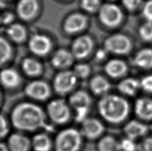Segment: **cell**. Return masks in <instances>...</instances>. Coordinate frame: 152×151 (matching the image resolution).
<instances>
[{"instance_id": "6da1fadb", "label": "cell", "mask_w": 152, "mask_h": 151, "mask_svg": "<svg viewBox=\"0 0 152 151\" xmlns=\"http://www.w3.org/2000/svg\"><path fill=\"white\" fill-rule=\"evenodd\" d=\"M47 114L39 105L30 102L18 104L11 113L13 127L20 132H35L48 126Z\"/></svg>"}, {"instance_id": "7a4b0ae2", "label": "cell", "mask_w": 152, "mask_h": 151, "mask_svg": "<svg viewBox=\"0 0 152 151\" xmlns=\"http://www.w3.org/2000/svg\"><path fill=\"white\" fill-rule=\"evenodd\" d=\"M99 114L104 121L112 125L124 123L129 117V102L121 96L107 94L103 96L97 104Z\"/></svg>"}, {"instance_id": "3957f363", "label": "cell", "mask_w": 152, "mask_h": 151, "mask_svg": "<svg viewBox=\"0 0 152 151\" xmlns=\"http://www.w3.org/2000/svg\"><path fill=\"white\" fill-rule=\"evenodd\" d=\"M80 131L74 128H67L57 134L53 142L55 151H80L83 142Z\"/></svg>"}, {"instance_id": "277c9868", "label": "cell", "mask_w": 152, "mask_h": 151, "mask_svg": "<svg viewBox=\"0 0 152 151\" xmlns=\"http://www.w3.org/2000/svg\"><path fill=\"white\" fill-rule=\"evenodd\" d=\"M69 105L75 111L76 121L81 123L88 117L92 106V99L86 91L79 90L71 94Z\"/></svg>"}, {"instance_id": "5b68a950", "label": "cell", "mask_w": 152, "mask_h": 151, "mask_svg": "<svg viewBox=\"0 0 152 151\" xmlns=\"http://www.w3.org/2000/svg\"><path fill=\"white\" fill-rule=\"evenodd\" d=\"M71 107L62 99H57L49 102L46 114L52 122L58 125H65L71 118Z\"/></svg>"}, {"instance_id": "8992f818", "label": "cell", "mask_w": 152, "mask_h": 151, "mask_svg": "<svg viewBox=\"0 0 152 151\" xmlns=\"http://www.w3.org/2000/svg\"><path fill=\"white\" fill-rule=\"evenodd\" d=\"M107 52L117 55H127L132 52L134 44L132 39L123 33H116L107 38L104 43Z\"/></svg>"}, {"instance_id": "52a82bcc", "label": "cell", "mask_w": 152, "mask_h": 151, "mask_svg": "<svg viewBox=\"0 0 152 151\" xmlns=\"http://www.w3.org/2000/svg\"><path fill=\"white\" fill-rule=\"evenodd\" d=\"M99 18L105 26L109 28H115L123 22L124 15L118 5L112 3H107L102 5L99 9Z\"/></svg>"}, {"instance_id": "ba28073f", "label": "cell", "mask_w": 152, "mask_h": 151, "mask_svg": "<svg viewBox=\"0 0 152 151\" xmlns=\"http://www.w3.org/2000/svg\"><path fill=\"white\" fill-rule=\"evenodd\" d=\"M78 80L72 70H62L54 77L53 88L58 95L61 96L67 95L69 93H72Z\"/></svg>"}, {"instance_id": "9c48e42d", "label": "cell", "mask_w": 152, "mask_h": 151, "mask_svg": "<svg viewBox=\"0 0 152 151\" xmlns=\"http://www.w3.org/2000/svg\"><path fill=\"white\" fill-rule=\"evenodd\" d=\"M26 95L37 101H45L50 97L51 89L50 85L43 80H34L25 87Z\"/></svg>"}, {"instance_id": "30bf717a", "label": "cell", "mask_w": 152, "mask_h": 151, "mask_svg": "<svg viewBox=\"0 0 152 151\" xmlns=\"http://www.w3.org/2000/svg\"><path fill=\"white\" fill-rule=\"evenodd\" d=\"M81 123V134L84 138L90 141L99 139L105 131L104 124L97 118L88 117Z\"/></svg>"}, {"instance_id": "8fae6325", "label": "cell", "mask_w": 152, "mask_h": 151, "mask_svg": "<svg viewBox=\"0 0 152 151\" xmlns=\"http://www.w3.org/2000/svg\"><path fill=\"white\" fill-rule=\"evenodd\" d=\"M94 47L92 39L87 36L77 37L73 43L72 53L75 59H83L91 53Z\"/></svg>"}, {"instance_id": "7c38bea8", "label": "cell", "mask_w": 152, "mask_h": 151, "mask_svg": "<svg viewBox=\"0 0 152 151\" xmlns=\"http://www.w3.org/2000/svg\"><path fill=\"white\" fill-rule=\"evenodd\" d=\"M29 48L32 53L39 56H44L51 49L50 39L42 34H36L29 41Z\"/></svg>"}, {"instance_id": "4fadbf2b", "label": "cell", "mask_w": 152, "mask_h": 151, "mask_svg": "<svg viewBox=\"0 0 152 151\" xmlns=\"http://www.w3.org/2000/svg\"><path fill=\"white\" fill-rule=\"evenodd\" d=\"M105 73L113 79H119L126 76L128 73L129 67L121 59H111L104 67Z\"/></svg>"}, {"instance_id": "5bb4252c", "label": "cell", "mask_w": 152, "mask_h": 151, "mask_svg": "<svg viewBox=\"0 0 152 151\" xmlns=\"http://www.w3.org/2000/svg\"><path fill=\"white\" fill-rule=\"evenodd\" d=\"M7 146L10 151H30L31 140L21 133H13L8 138Z\"/></svg>"}, {"instance_id": "9a60e30c", "label": "cell", "mask_w": 152, "mask_h": 151, "mask_svg": "<svg viewBox=\"0 0 152 151\" xmlns=\"http://www.w3.org/2000/svg\"><path fill=\"white\" fill-rule=\"evenodd\" d=\"M22 77L16 70L7 68L0 72V84L7 89H13L20 87Z\"/></svg>"}, {"instance_id": "2e32d148", "label": "cell", "mask_w": 152, "mask_h": 151, "mask_svg": "<svg viewBox=\"0 0 152 151\" xmlns=\"http://www.w3.org/2000/svg\"><path fill=\"white\" fill-rule=\"evenodd\" d=\"M149 130L150 128L147 125L137 120L130 121L126 124L124 128L126 136L134 141L145 136Z\"/></svg>"}, {"instance_id": "e0dca14e", "label": "cell", "mask_w": 152, "mask_h": 151, "mask_svg": "<svg viewBox=\"0 0 152 151\" xmlns=\"http://www.w3.org/2000/svg\"><path fill=\"white\" fill-rule=\"evenodd\" d=\"M74 59L72 52L61 49L53 54L51 58V63L54 67L62 71L68 69L74 63Z\"/></svg>"}, {"instance_id": "ac0fdd59", "label": "cell", "mask_w": 152, "mask_h": 151, "mask_svg": "<svg viewBox=\"0 0 152 151\" xmlns=\"http://www.w3.org/2000/svg\"><path fill=\"white\" fill-rule=\"evenodd\" d=\"M134 111L140 119L152 121V99L148 97L137 99L135 102Z\"/></svg>"}, {"instance_id": "d6986e66", "label": "cell", "mask_w": 152, "mask_h": 151, "mask_svg": "<svg viewBox=\"0 0 152 151\" xmlns=\"http://www.w3.org/2000/svg\"><path fill=\"white\" fill-rule=\"evenodd\" d=\"M112 88V85L106 77L101 75H95L89 81V89L92 93L103 97L107 95Z\"/></svg>"}, {"instance_id": "ffe728a7", "label": "cell", "mask_w": 152, "mask_h": 151, "mask_svg": "<svg viewBox=\"0 0 152 151\" xmlns=\"http://www.w3.org/2000/svg\"><path fill=\"white\" fill-rule=\"evenodd\" d=\"M87 25V18L81 13H74L66 19L64 30L67 33H75L82 30Z\"/></svg>"}, {"instance_id": "44dd1931", "label": "cell", "mask_w": 152, "mask_h": 151, "mask_svg": "<svg viewBox=\"0 0 152 151\" xmlns=\"http://www.w3.org/2000/svg\"><path fill=\"white\" fill-rule=\"evenodd\" d=\"M37 0H20L17 5L18 15L23 20L33 18L38 11Z\"/></svg>"}, {"instance_id": "7402d4cb", "label": "cell", "mask_w": 152, "mask_h": 151, "mask_svg": "<svg viewBox=\"0 0 152 151\" xmlns=\"http://www.w3.org/2000/svg\"><path fill=\"white\" fill-rule=\"evenodd\" d=\"M133 64L138 68L149 70L152 69V49L143 48L137 51L133 59Z\"/></svg>"}, {"instance_id": "603a6c76", "label": "cell", "mask_w": 152, "mask_h": 151, "mask_svg": "<svg viewBox=\"0 0 152 151\" xmlns=\"http://www.w3.org/2000/svg\"><path fill=\"white\" fill-rule=\"evenodd\" d=\"M119 92L128 97H134L141 89L140 81L135 78L128 77L123 79L118 85Z\"/></svg>"}, {"instance_id": "cb8c5ba5", "label": "cell", "mask_w": 152, "mask_h": 151, "mask_svg": "<svg viewBox=\"0 0 152 151\" xmlns=\"http://www.w3.org/2000/svg\"><path fill=\"white\" fill-rule=\"evenodd\" d=\"M53 143L50 136L45 133H39L31 139V147L34 151H51Z\"/></svg>"}, {"instance_id": "d4e9b609", "label": "cell", "mask_w": 152, "mask_h": 151, "mask_svg": "<svg viewBox=\"0 0 152 151\" xmlns=\"http://www.w3.org/2000/svg\"><path fill=\"white\" fill-rule=\"evenodd\" d=\"M21 67L24 73L30 77H39L42 74L43 71L42 65L36 59L33 58H26L24 59Z\"/></svg>"}, {"instance_id": "484cf974", "label": "cell", "mask_w": 152, "mask_h": 151, "mask_svg": "<svg viewBox=\"0 0 152 151\" xmlns=\"http://www.w3.org/2000/svg\"><path fill=\"white\" fill-rule=\"evenodd\" d=\"M98 151H121L119 141L112 135L103 136L97 143Z\"/></svg>"}, {"instance_id": "4316f807", "label": "cell", "mask_w": 152, "mask_h": 151, "mask_svg": "<svg viewBox=\"0 0 152 151\" xmlns=\"http://www.w3.org/2000/svg\"><path fill=\"white\" fill-rule=\"evenodd\" d=\"M7 36L16 43H21L26 39L27 32L25 28L20 24L14 23L11 25L7 30Z\"/></svg>"}, {"instance_id": "83f0119b", "label": "cell", "mask_w": 152, "mask_h": 151, "mask_svg": "<svg viewBox=\"0 0 152 151\" xmlns=\"http://www.w3.org/2000/svg\"><path fill=\"white\" fill-rule=\"evenodd\" d=\"M12 56V49L7 40L0 37V66L4 65L10 60Z\"/></svg>"}, {"instance_id": "f1b7e54d", "label": "cell", "mask_w": 152, "mask_h": 151, "mask_svg": "<svg viewBox=\"0 0 152 151\" xmlns=\"http://www.w3.org/2000/svg\"><path fill=\"white\" fill-rule=\"evenodd\" d=\"M72 71L78 79H86L90 76L91 69L88 64L79 63L75 65Z\"/></svg>"}, {"instance_id": "f546056e", "label": "cell", "mask_w": 152, "mask_h": 151, "mask_svg": "<svg viewBox=\"0 0 152 151\" xmlns=\"http://www.w3.org/2000/svg\"><path fill=\"white\" fill-rule=\"evenodd\" d=\"M139 36L142 41L152 42V23L145 21L139 28Z\"/></svg>"}, {"instance_id": "4dcf8cb0", "label": "cell", "mask_w": 152, "mask_h": 151, "mask_svg": "<svg viewBox=\"0 0 152 151\" xmlns=\"http://www.w3.org/2000/svg\"><path fill=\"white\" fill-rule=\"evenodd\" d=\"M81 6L86 12L94 13L99 10L101 7L100 0H81Z\"/></svg>"}, {"instance_id": "1f68e13d", "label": "cell", "mask_w": 152, "mask_h": 151, "mask_svg": "<svg viewBox=\"0 0 152 151\" xmlns=\"http://www.w3.org/2000/svg\"><path fill=\"white\" fill-rule=\"evenodd\" d=\"M121 151H137V144L135 141L128 137H126L119 141Z\"/></svg>"}, {"instance_id": "d6a6232c", "label": "cell", "mask_w": 152, "mask_h": 151, "mask_svg": "<svg viewBox=\"0 0 152 151\" xmlns=\"http://www.w3.org/2000/svg\"><path fill=\"white\" fill-rule=\"evenodd\" d=\"M124 7L129 12H135L140 7L142 0H121Z\"/></svg>"}, {"instance_id": "836d02e7", "label": "cell", "mask_w": 152, "mask_h": 151, "mask_svg": "<svg viewBox=\"0 0 152 151\" xmlns=\"http://www.w3.org/2000/svg\"><path fill=\"white\" fill-rule=\"evenodd\" d=\"M10 131V126L4 116L0 114V140L7 136Z\"/></svg>"}, {"instance_id": "e575fe53", "label": "cell", "mask_w": 152, "mask_h": 151, "mask_svg": "<svg viewBox=\"0 0 152 151\" xmlns=\"http://www.w3.org/2000/svg\"><path fill=\"white\" fill-rule=\"evenodd\" d=\"M141 89L146 93L152 94V75L145 76L140 80Z\"/></svg>"}, {"instance_id": "d590c367", "label": "cell", "mask_w": 152, "mask_h": 151, "mask_svg": "<svg viewBox=\"0 0 152 151\" xmlns=\"http://www.w3.org/2000/svg\"><path fill=\"white\" fill-rule=\"evenodd\" d=\"M142 15L146 21L152 23V0H149L143 5Z\"/></svg>"}, {"instance_id": "8d00e7d4", "label": "cell", "mask_w": 152, "mask_h": 151, "mask_svg": "<svg viewBox=\"0 0 152 151\" xmlns=\"http://www.w3.org/2000/svg\"><path fill=\"white\" fill-rule=\"evenodd\" d=\"M137 151H152V137H146L137 144Z\"/></svg>"}, {"instance_id": "74e56055", "label": "cell", "mask_w": 152, "mask_h": 151, "mask_svg": "<svg viewBox=\"0 0 152 151\" xmlns=\"http://www.w3.org/2000/svg\"><path fill=\"white\" fill-rule=\"evenodd\" d=\"M13 20V15L10 13H5V14L2 15L1 19V22L5 24L10 23V22H12Z\"/></svg>"}, {"instance_id": "f35d334b", "label": "cell", "mask_w": 152, "mask_h": 151, "mask_svg": "<svg viewBox=\"0 0 152 151\" xmlns=\"http://www.w3.org/2000/svg\"><path fill=\"white\" fill-rule=\"evenodd\" d=\"M105 52H107V51L104 49V50H100L97 53V57L98 59H104L105 55Z\"/></svg>"}, {"instance_id": "ab89813d", "label": "cell", "mask_w": 152, "mask_h": 151, "mask_svg": "<svg viewBox=\"0 0 152 151\" xmlns=\"http://www.w3.org/2000/svg\"><path fill=\"white\" fill-rule=\"evenodd\" d=\"M0 151H10V150H9V149H8L7 144L0 142Z\"/></svg>"}, {"instance_id": "60d3db41", "label": "cell", "mask_w": 152, "mask_h": 151, "mask_svg": "<svg viewBox=\"0 0 152 151\" xmlns=\"http://www.w3.org/2000/svg\"><path fill=\"white\" fill-rule=\"evenodd\" d=\"M1 100H2V95H1V91H0V105L1 103Z\"/></svg>"}, {"instance_id": "b9f144b4", "label": "cell", "mask_w": 152, "mask_h": 151, "mask_svg": "<svg viewBox=\"0 0 152 151\" xmlns=\"http://www.w3.org/2000/svg\"><path fill=\"white\" fill-rule=\"evenodd\" d=\"M109 1H116V0H109Z\"/></svg>"}, {"instance_id": "7bdbcfd3", "label": "cell", "mask_w": 152, "mask_h": 151, "mask_svg": "<svg viewBox=\"0 0 152 151\" xmlns=\"http://www.w3.org/2000/svg\"><path fill=\"white\" fill-rule=\"evenodd\" d=\"M151 129L152 130V125H151Z\"/></svg>"}]
</instances>
